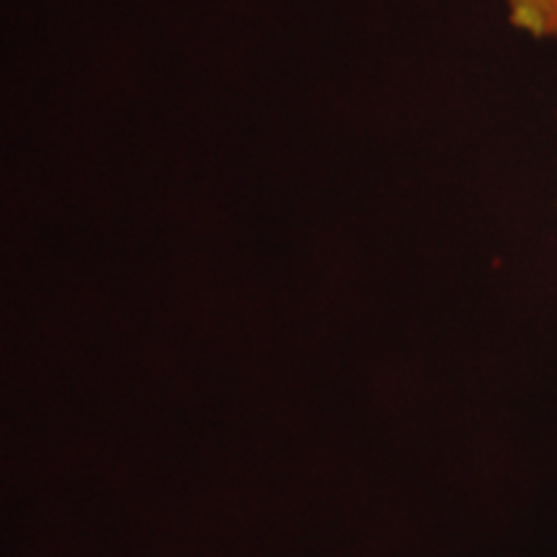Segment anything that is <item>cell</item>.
Wrapping results in <instances>:
<instances>
[{"instance_id": "cell-1", "label": "cell", "mask_w": 557, "mask_h": 557, "mask_svg": "<svg viewBox=\"0 0 557 557\" xmlns=\"http://www.w3.org/2000/svg\"><path fill=\"white\" fill-rule=\"evenodd\" d=\"M513 29L534 39H557V0H504Z\"/></svg>"}]
</instances>
